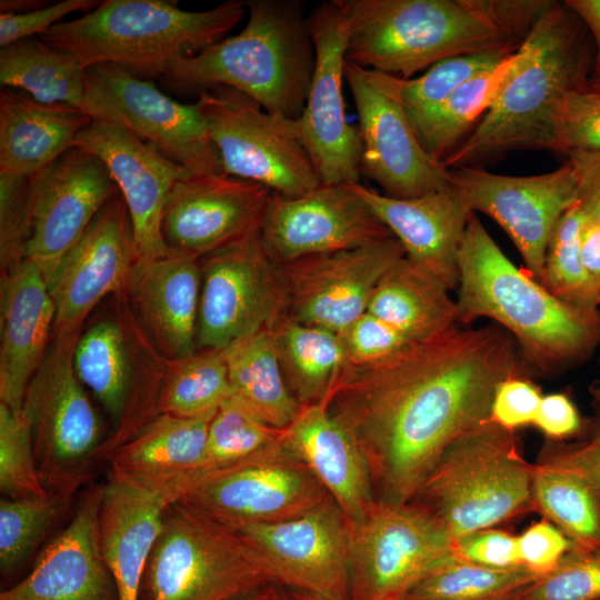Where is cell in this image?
I'll list each match as a JSON object with an SVG mask.
<instances>
[{"mask_svg":"<svg viewBox=\"0 0 600 600\" xmlns=\"http://www.w3.org/2000/svg\"><path fill=\"white\" fill-rule=\"evenodd\" d=\"M102 484L88 489L67 527L38 553L29 573L0 600H119L99 546Z\"/></svg>","mask_w":600,"mask_h":600,"instance_id":"25","label":"cell"},{"mask_svg":"<svg viewBox=\"0 0 600 600\" xmlns=\"http://www.w3.org/2000/svg\"><path fill=\"white\" fill-rule=\"evenodd\" d=\"M268 581L233 529L177 501L166 508L141 600H231Z\"/></svg>","mask_w":600,"mask_h":600,"instance_id":"9","label":"cell"},{"mask_svg":"<svg viewBox=\"0 0 600 600\" xmlns=\"http://www.w3.org/2000/svg\"><path fill=\"white\" fill-rule=\"evenodd\" d=\"M459 273V326L488 318L502 327L514 339L528 377L578 368L600 348V308L572 307L517 268L476 212L461 241Z\"/></svg>","mask_w":600,"mask_h":600,"instance_id":"3","label":"cell"},{"mask_svg":"<svg viewBox=\"0 0 600 600\" xmlns=\"http://www.w3.org/2000/svg\"><path fill=\"white\" fill-rule=\"evenodd\" d=\"M82 111L124 126L192 174L224 173L198 104L181 103L124 68L104 63L86 69Z\"/></svg>","mask_w":600,"mask_h":600,"instance_id":"12","label":"cell"},{"mask_svg":"<svg viewBox=\"0 0 600 600\" xmlns=\"http://www.w3.org/2000/svg\"><path fill=\"white\" fill-rule=\"evenodd\" d=\"M404 256L400 241L390 236L363 247L278 264L280 316L340 334L367 312L380 280Z\"/></svg>","mask_w":600,"mask_h":600,"instance_id":"17","label":"cell"},{"mask_svg":"<svg viewBox=\"0 0 600 600\" xmlns=\"http://www.w3.org/2000/svg\"><path fill=\"white\" fill-rule=\"evenodd\" d=\"M309 24L314 70L303 111L291 127L321 183H360L361 140L347 120L342 93L346 19L333 0L322 1L310 11Z\"/></svg>","mask_w":600,"mask_h":600,"instance_id":"16","label":"cell"},{"mask_svg":"<svg viewBox=\"0 0 600 600\" xmlns=\"http://www.w3.org/2000/svg\"><path fill=\"white\" fill-rule=\"evenodd\" d=\"M586 422L566 393L542 396L533 426L549 440L562 441L582 433Z\"/></svg>","mask_w":600,"mask_h":600,"instance_id":"55","label":"cell"},{"mask_svg":"<svg viewBox=\"0 0 600 600\" xmlns=\"http://www.w3.org/2000/svg\"><path fill=\"white\" fill-rule=\"evenodd\" d=\"M513 600H600V550L572 548Z\"/></svg>","mask_w":600,"mask_h":600,"instance_id":"46","label":"cell"},{"mask_svg":"<svg viewBox=\"0 0 600 600\" xmlns=\"http://www.w3.org/2000/svg\"><path fill=\"white\" fill-rule=\"evenodd\" d=\"M539 577L522 564L491 568L454 552L421 579L403 600H513Z\"/></svg>","mask_w":600,"mask_h":600,"instance_id":"39","label":"cell"},{"mask_svg":"<svg viewBox=\"0 0 600 600\" xmlns=\"http://www.w3.org/2000/svg\"><path fill=\"white\" fill-rule=\"evenodd\" d=\"M229 396L231 388L223 352L197 350L189 358L168 360L158 412L181 418L212 416Z\"/></svg>","mask_w":600,"mask_h":600,"instance_id":"40","label":"cell"},{"mask_svg":"<svg viewBox=\"0 0 600 600\" xmlns=\"http://www.w3.org/2000/svg\"><path fill=\"white\" fill-rule=\"evenodd\" d=\"M294 600H338V599H331L327 597H321L317 594H310V593H303V592H296L291 591Z\"/></svg>","mask_w":600,"mask_h":600,"instance_id":"61","label":"cell"},{"mask_svg":"<svg viewBox=\"0 0 600 600\" xmlns=\"http://www.w3.org/2000/svg\"><path fill=\"white\" fill-rule=\"evenodd\" d=\"M74 147L99 158L117 184L131 217L139 262L171 253L161 231L163 208L174 182L191 172L113 121L91 119Z\"/></svg>","mask_w":600,"mask_h":600,"instance_id":"24","label":"cell"},{"mask_svg":"<svg viewBox=\"0 0 600 600\" xmlns=\"http://www.w3.org/2000/svg\"><path fill=\"white\" fill-rule=\"evenodd\" d=\"M0 83L42 103L82 109L86 69L71 53L29 38L1 47Z\"/></svg>","mask_w":600,"mask_h":600,"instance_id":"36","label":"cell"},{"mask_svg":"<svg viewBox=\"0 0 600 600\" xmlns=\"http://www.w3.org/2000/svg\"><path fill=\"white\" fill-rule=\"evenodd\" d=\"M340 337L347 356V364L352 366L383 361L412 342L397 329L369 312L360 316L340 333Z\"/></svg>","mask_w":600,"mask_h":600,"instance_id":"49","label":"cell"},{"mask_svg":"<svg viewBox=\"0 0 600 600\" xmlns=\"http://www.w3.org/2000/svg\"><path fill=\"white\" fill-rule=\"evenodd\" d=\"M599 364H600V359H599Z\"/></svg>","mask_w":600,"mask_h":600,"instance_id":"64","label":"cell"},{"mask_svg":"<svg viewBox=\"0 0 600 600\" xmlns=\"http://www.w3.org/2000/svg\"><path fill=\"white\" fill-rule=\"evenodd\" d=\"M344 81L359 119L361 174L396 199L416 198L450 183L449 170L423 149L384 73L346 61Z\"/></svg>","mask_w":600,"mask_h":600,"instance_id":"18","label":"cell"},{"mask_svg":"<svg viewBox=\"0 0 600 600\" xmlns=\"http://www.w3.org/2000/svg\"><path fill=\"white\" fill-rule=\"evenodd\" d=\"M0 490L3 498L27 499L49 494L44 489L33 451L30 427L0 402Z\"/></svg>","mask_w":600,"mask_h":600,"instance_id":"45","label":"cell"},{"mask_svg":"<svg viewBox=\"0 0 600 600\" xmlns=\"http://www.w3.org/2000/svg\"><path fill=\"white\" fill-rule=\"evenodd\" d=\"M196 103L224 174L284 197H297L321 184L291 119L266 111L247 94L226 86L199 92Z\"/></svg>","mask_w":600,"mask_h":600,"instance_id":"10","label":"cell"},{"mask_svg":"<svg viewBox=\"0 0 600 600\" xmlns=\"http://www.w3.org/2000/svg\"><path fill=\"white\" fill-rule=\"evenodd\" d=\"M138 262L133 224L118 190L63 256L48 283L56 307L53 330H81L103 298L127 291Z\"/></svg>","mask_w":600,"mask_h":600,"instance_id":"22","label":"cell"},{"mask_svg":"<svg viewBox=\"0 0 600 600\" xmlns=\"http://www.w3.org/2000/svg\"><path fill=\"white\" fill-rule=\"evenodd\" d=\"M41 0H1L0 13H24L44 7Z\"/></svg>","mask_w":600,"mask_h":600,"instance_id":"60","label":"cell"},{"mask_svg":"<svg viewBox=\"0 0 600 600\" xmlns=\"http://www.w3.org/2000/svg\"><path fill=\"white\" fill-rule=\"evenodd\" d=\"M519 62L517 50L494 68L462 83L436 109L411 123L429 156L442 162L473 122L492 107Z\"/></svg>","mask_w":600,"mask_h":600,"instance_id":"38","label":"cell"},{"mask_svg":"<svg viewBox=\"0 0 600 600\" xmlns=\"http://www.w3.org/2000/svg\"><path fill=\"white\" fill-rule=\"evenodd\" d=\"M101 1L63 0L24 13H0V48L19 40L43 36L72 12L88 13Z\"/></svg>","mask_w":600,"mask_h":600,"instance_id":"52","label":"cell"},{"mask_svg":"<svg viewBox=\"0 0 600 600\" xmlns=\"http://www.w3.org/2000/svg\"><path fill=\"white\" fill-rule=\"evenodd\" d=\"M222 352L231 394L268 424L287 428L301 406L284 380L271 328L264 327Z\"/></svg>","mask_w":600,"mask_h":600,"instance_id":"34","label":"cell"},{"mask_svg":"<svg viewBox=\"0 0 600 600\" xmlns=\"http://www.w3.org/2000/svg\"><path fill=\"white\" fill-rule=\"evenodd\" d=\"M168 503L111 467L102 484L99 546L119 600H141V587Z\"/></svg>","mask_w":600,"mask_h":600,"instance_id":"31","label":"cell"},{"mask_svg":"<svg viewBox=\"0 0 600 600\" xmlns=\"http://www.w3.org/2000/svg\"><path fill=\"white\" fill-rule=\"evenodd\" d=\"M91 121L82 109L42 103L20 90L0 92V173L30 177L74 147Z\"/></svg>","mask_w":600,"mask_h":600,"instance_id":"32","label":"cell"},{"mask_svg":"<svg viewBox=\"0 0 600 600\" xmlns=\"http://www.w3.org/2000/svg\"><path fill=\"white\" fill-rule=\"evenodd\" d=\"M248 21L236 36L169 66L172 86L201 92L226 86L266 111L296 120L303 111L314 70L309 13L301 0H244Z\"/></svg>","mask_w":600,"mask_h":600,"instance_id":"5","label":"cell"},{"mask_svg":"<svg viewBox=\"0 0 600 600\" xmlns=\"http://www.w3.org/2000/svg\"><path fill=\"white\" fill-rule=\"evenodd\" d=\"M283 440L326 488L349 526L360 521L377 500L371 469L356 438L327 402L301 406L283 429Z\"/></svg>","mask_w":600,"mask_h":600,"instance_id":"28","label":"cell"},{"mask_svg":"<svg viewBox=\"0 0 600 600\" xmlns=\"http://www.w3.org/2000/svg\"><path fill=\"white\" fill-rule=\"evenodd\" d=\"M541 399V390L531 378L510 376L494 390L490 420L510 431L533 424Z\"/></svg>","mask_w":600,"mask_h":600,"instance_id":"50","label":"cell"},{"mask_svg":"<svg viewBox=\"0 0 600 600\" xmlns=\"http://www.w3.org/2000/svg\"><path fill=\"white\" fill-rule=\"evenodd\" d=\"M456 552L471 562L491 568L520 566L518 537L493 528L456 540Z\"/></svg>","mask_w":600,"mask_h":600,"instance_id":"54","label":"cell"},{"mask_svg":"<svg viewBox=\"0 0 600 600\" xmlns=\"http://www.w3.org/2000/svg\"><path fill=\"white\" fill-rule=\"evenodd\" d=\"M587 216L574 203L560 219L549 240L539 282L566 303L600 308V287L587 271L581 254V232Z\"/></svg>","mask_w":600,"mask_h":600,"instance_id":"41","label":"cell"},{"mask_svg":"<svg viewBox=\"0 0 600 600\" xmlns=\"http://www.w3.org/2000/svg\"><path fill=\"white\" fill-rule=\"evenodd\" d=\"M231 600H294L287 588L268 581Z\"/></svg>","mask_w":600,"mask_h":600,"instance_id":"59","label":"cell"},{"mask_svg":"<svg viewBox=\"0 0 600 600\" xmlns=\"http://www.w3.org/2000/svg\"><path fill=\"white\" fill-rule=\"evenodd\" d=\"M200 290V260L174 251L139 262L132 272L130 302L167 360L197 352Z\"/></svg>","mask_w":600,"mask_h":600,"instance_id":"30","label":"cell"},{"mask_svg":"<svg viewBox=\"0 0 600 600\" xmlns=\"http://www.w3.org/2000/svg\"><path fill=\"white\" fill-rule=\"evenodd\" d=\"M271 191L227 174H188L170 189L162 237L171 251L200 259L259 231Z\"/></svg>","mask_w":600,"mask_h":600,"instance_id":"23","label":"cell"},{"mask_svg":"<svg viewBox=\"0 0 600 600\" xmlns=\"http://www.w3.org/2000/svg\"><path fill=\"white\" fill-rule=\"evenodd\" d=\"M578 180L577 203L587 218L600 224V152L569 156Z\"/></svg>","mask_w":600,"mask_h":600,"instance_id":"56","label":"cell"},{"mask_svg":"<svg viewBox=\"0 0 600 600\" xmlns=\"http://www.w3.org/2000/svg\"><path fill=\"white\" fill-rule=\"evenodd\" d=\"M581 254L587 271L600 287V224L589 219L581 232Z\"/></svg>","mask_w":600,"mask_h":600,"instance_id":"58","label":"cell"},{"mask_svg":"<svg viewBox=\"0 0 600 600\" xmlns=\"http://www.w3.org/2000/svg\"><path fill=\"white\" fill-rule=\"evenodd\" d=\"M71 500L54 494L0 500V571L14 574L67 514Z\"/></svg>","mask_w":600,"mask_h":600,"instance_id":"42","label":"cell"},{"mask_svg":"<svg viewBox=\"0 0 600 600\" xmlns=\"http://www.w3.org/2000/svg\"><path fill=\"white\" fill-rule=\"evenodd\" d=\"M516 374L528 377L502 327L456 326L383 361L347 364L326 402L366 454L377 500L408 503L444 450L490 419L497 386Z\"/></svg>","mask_w":600,"mask_h":600,"instance_id":"1","label":"cell"},{"mask_svg":"<svg viewBox=\"0 0 600 600\" xmlns=\"http://www.w3.org/2000/svg\"><path fill=\"white\" fill-rule=\"evenodd\" d=\"M509 56V54H508ZM507 56L468 54L443 59L421 76L402 79L386 74L388 86L411 123L441 104L458 87L498 66Z\"/></svg>","mask_w":600,"mask_h":600,"instance_id":"44","label":"cell"},{"mask_svg":"<svg viewBox=\"0 0 600 600\" xmlns=\"http://www.w3.org/2000/svg\"><path fill=\"white\" fill-rule=\"evenodd\" d=\"M587 87L590 90L600 92V76H593L589 79Z\"/></svg>","mask_w":600,"mask_h":600,"instance_id":"63","label":"cell"},{"mask_svg":"<svg viewBox=\"0 0 600 600\" xmlns=\"http://www.w3.org/2000/svg\"><path fill=\"white\" fill-rule=\"evenodd\" d=\"M117 191L104 163L78 147L30 176L31 233L24 259L41 270L47 283Z\"/></svg>","mask_w":600,"mask_h":600,"instance_id":"21","label":"cell"},{"mask_svg":"<svg viewBox=\"0 0 600 600\" xmlns=\"http://www.w3.org/2000/svg\"><path fill=\"white\" fill-rule=\"evenodd\" d=\"M282 434L283 429L268 424L239 399L229 396L209 423L199 481L208 474L250 459L279 441Z\"/></svg>","mask_w":600,"mask_h":600,"instance_id":"43","label":"cell"},{"mask_svg":"<svg viewBox=\"0 0 600 600\" xmlns=\"http://www.w3.org/2000/svg\"><path fill=\"white\" fill-rule=\"evenodd\" d=\"M532 501L573 548L600 550V490L581 473L540 458L532 470Z\"/></svg>","mask_w":600,"mask_h":600,"instance_id":"37","label":"cell"},{"mask_svg":"<svg viewBox=\"0 0 600 600\" xmlns=\"http://www.w3.org/2000/svg\"><path fill=\"white\" fill-rule=\"evenodd\" d=\"M579 21L566 3L549 2L519 47V66L492 107L442 160L448 170L510 151L554 150L560 102L589 81Z\"/></svg>","mask_w":600,"mask_h":600,"instance_id":"4","label":"cell"},{"mask_svg":"<svg viewBox=\"0 0 600 600\" xmlns=\"http://www.w3.org/2000/svg\"><path fill=\"white\" fill-rule=\"evenodd\" d=\"M233 530L269 581L290 591L349 600L350 526L332 498L300 517Z\"/></svg>","mask_w":600,"mask_h":600,"instance_id":"14","label":"cell"},{"mask_svg":"<svg viewBox=\"0 0 600 600\" xmlns=\"http://www.w3.org/2000/svg\"><path fill=\"white\" fill-rule=\"evenodd\" d=\"M450 290L406 256L380 280L367 312L411 341H421L459 326Z\"/></svg>","mask_w":600,"mask_h":600,"instance_id":"33","label":"cell"},{"mask_svg":"<svg viewBox=\"0 0 600 600\" xmlns=\"http://www.w3.org/2000/svg\"><path fill=\"white\" fill-rule=\"evenodd\" d=\"M52 334L49 349L27 387L21 413L30 427L44 489L72 500L92 476L104 440L73 364L81 330H53Z\"/></svg>","mask_w":600,"mask_h":600,"instance_id":"8","label":"cell"},{"mask_svg":"<svg viewBox=\"0 0 600 600\" xmlns=\"http://www.w3.org/2000/svg\"><path fill=\"white\" fill-rule=\"evenodd\" d=\"M592 407L593 416L577 442L549 440L540 458L578 471L600 490V403L592 401Z\"/></svg>","mask_w":600,"mask_h":600,"instance_id":"51","label":"cell"},{"mask_svg":"<svg viewBox=\"0 0 600 600\" xmlns=\"http://www.w3.org/2000/svg\"><path fill=\"white\" fill-rule=\"evenodd\" d=\"M329 499L282 434L250 459L206 476L179 501L233 529L300 517Z\"/></svg>","mask_w":600,"mask_h":600,"instance_id":"13","label":"cell"},{"mask_svg":"<svg viewBox=\"0 0 600 600\" xmlns=\"http://www.w3.org/2000/svg\"><path fill=\"white\" fill-rule=\"evenodd\" d=\"M199 260L197 350L223 351L280 317L278 263L266 252L259 231Z\"/></svg>","mask_w":600,"mask_h":600,"instance_id":"15","label":"cell"},{"mask_svg":"<svg viewBox=\"0 0 600 600\" xmlns=\"http://www.w3.org/2000/svg\"><path fill=\"white\" fill-rule=\"evenodd\" d=\"M456 552V541L423 507L380 500L350 526L349 600H403Z\"/></svg>","mask_w":600,"mask_h":600,"instance_id":"11","label":"cell"},{"mask_svg":"<svg viewBox=\"0 0 600 600\" xmlns=\"http://www.w3.org/2000/svg\"><path fill=\"white\" fill-rule=\"evenodd\" d=\"M590 394L593 402L600 403V379L596 380L590 387Z\"/></svg>","mask_w":600,"mask_h":600,"instance_id":"62","label":"cell"},{"mask_svg":"<svg viewBox=\"0 0 600 600\" xmlns=\"http://www.w3.org/2000/svg\"><path fill=\"white\" fill-rule=\"evenodd\" d=\"M270 328L292 396L300 406L326 402L348 362L340 334L282 316Z\"/></svg>","mask_w":600,"mask_h":600,"instance_id":"35","label":"cell"},{"mask_svg":"<svg viewBox=\"0 0 600 600\" xmlns=\"http://www.w3.org/2000/svg\"><path fill=\"white\" fill-rule=\"evenodd\" d=\"M554 151L600 152V92L584 87L564 96L554 117Z\"/></svg>","mask_w":600,"mask_h":600,"instance_id":"47","label":"cell"},{"mask_svg":"<svg viewBox=\"0 0 600 600\" xmlns=\"http://www.w3.org/2000/svg\"><path fill=\"white\" fill-rule=\"evenodd\" d=\"M259 234L278 264L393 236L349 184L326 183L297 197L271 192Z\"/></svg>","mask_w":600,"mask_h":600,"instance_id":"20","label":"cell"},{"mask_svg":"<svg viewBox=\"0 0 600 600\" xmlns=\"http://www.w3.org/2000/svg\"><path fill=\"white\" fill-rule=\"evenodd\" d=\"M0 402L21 414L23 397L50 346L56 307L41 270L23 259L1 272Z\"/></svg>","mask_w":600,"mask_h":600,"instance_id":"27","label":"cell"},{"mask_svg":"<svg viewBox=\"0 0 600 600\" xmlns=\"http://www.w3.org/2000/svg\"><path fill=\"white\" fill-rule=\"evenodd\" d=\"M212 417L160 413L111 453L110 466L168 504L179 501L201 477Z\"/></svg>","mask_w":600,"mask_h":600,"instance_id":"29","label":"cell"},{"mask_svg":"<svg viewBox=\"0 0 600 600\" xmlns=\"http://www.w3.org/2000/svg\"><path fill=\"white\" fill-rule=\"evenodd\" d=\"M30 233V177L0 173L1 272L24 259Z\"/></svg>","mask_w":600,"mask_h":600,"instance_id":"48","label":"cell"},{"mask_svg":"<svg viewBox=\"0 0 600 600\" xmlns=\"http://www.w3.org/2000/svg\"><path fill=\"white\" fill-rule=\"evenodd\" d=\"M333 1L347 23L346 61L402 79L452 57L516 52L550 2Z\"/></svg>","mask_w":600,"mask_h":600,"instance_id":"2","label":"cell"},{"mask_svg":"<svg viewBox=\"0 0 600 600\" xmlns=\"http://www.w3.org/2000/svg\"><path fill=\"white\" fill-rule=\"evenodd\" d=\"M532 470L514 431L489 419L444 450L410 502L456 541L532 509Z\"/></svg>","mask_w":600,"mask_h":600,"instance_id":"7","label":"cell"},{"mask_svg":"<svg viewBox=\"0 0 600 600\" xmlns=\"http://www.w3.org/2000/svg\"><path fill=\"white\" fill-rule=\"evenodd\" d=\"M517 537L521 564L540 577L556 568L573 548L572 542L547 519L532 523Z\"/></svg>","mask_w":600,"mask_h":600,"instance_id":"53","label":"cell"},{"mask_svg":"<svg viewBox=\"0 0 600 600\" xmlns=\"http://www.w3.org/2000/svg\"><path fill=\"white\" fill-rule=\"evenodd\" d=\"M449 176L473 212L489 216L507 232L524 270L539 281L552 232L577 203L572 163L537 176H502L469 166L449 169Z\"/></svg>","mask_w":600,"mask_h":600,"instance_id":"19","label":"cell"},{"mask_svg":"<svg viewBox=\"0 0 600 600\" xmlns=\"http://www.w3.org/2000/svg\"><path fill=\"white\" fill-rule=\"evenodd\" d=\"M564 3L583 22L593 38L594 76H600V0H568Z\"/></svg>","mask_w":600,"mask_h":600,"instance_id":"57","label":"cell"},{"mask_svg":"<svg viewBox=\"0 0 600 600\" xmlns=\"http://www.w3.org/2000/svg\"><path fill=\"white\" fill-rule=\"evenodd\" d=\"M349 186L400 241L408 259L457 290L459 250L473 211L451 182L410 199L388 197L361 182Z\"/></svg>","mask_w":600,"mask_h":600,"instance_id":"26","label":"cell"},{"mask_svg":"<svg viewBox=\"0 0 600 600\" xmlns=\"http://www.w3.org/2000/svg\"><path fill=\"white\" fill-rule=\"evenodd\" d=\"M246 12L244 0L203 11L182 10L178 1L106 0L39 38L71 53L84 69L109 63L148 79L222 40Z\"/></svg>","mask_w":600,"mask_h":600,"instance_id":"6","label":"cell"}]
</instances>
